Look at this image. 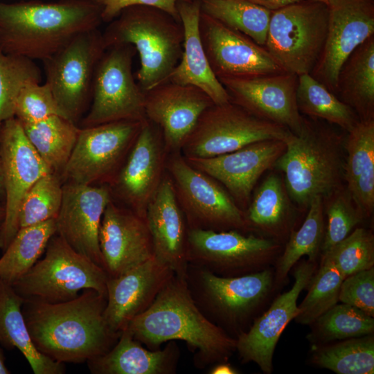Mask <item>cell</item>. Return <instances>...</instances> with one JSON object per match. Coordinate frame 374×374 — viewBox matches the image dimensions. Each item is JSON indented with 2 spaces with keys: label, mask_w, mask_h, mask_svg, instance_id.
Returning <instances> with one entry per match:
<instances>
[{
  "label": "cell",
  "mask_w": 374,
  "mask_h": 374,
  "mask_svg": "<svg viewBox=\"0 0 374 374\" xmlns=\"http://www.w3.org/2000/svg\"><path fill=\"white\" fill-rule=\"evenodd\" d=\"M179 357L175 341L162 350L146 349L125 328L109 351L87 363L93 374H174Z\"/></svg>",
  "instance_id": "obj_28"
},
{
  "label": "cell",
  "mask_w": 374,
  "mask_h": 374,
  "mask_svg": "<svg viewBox=\"0 0 374 374\" xmlns=\"http://www.w3.org/2000/svg\"><path fill=\"white\" fill-rule=\"evenodd\" d=\"M99 244L109 277L118 276L154 256L145 217L113 199L102 217Z\"/></svg>",
  "instance_id": "obj_24"
},
{
  "label": "cell",
  "mask_w": 374,
  "mask_h": 374,
  "mask_svg": "<svg viewBox=\"0 0 374 374\" xmlns=\"http://www.w3.org/2000/svg\"><path fill=\"white\" fill-rule=\"evenodd\" d=\"M290 132L231 101L213 104L202 112L180 152L185 158L213 157L260 141H285Z\"/></svg>",
  "instance_id": "obj_11"
},
{
  "label": "cell",
  "mask_w": 374,
  "mask_h": 374,
  "mask_svg": "<svg viewBox=\"0 0 374 374\" xmlns=\"http://www.w3.org/2000/svg\"><path fill=\"white\" fill-rule=\"evenodd\" d=\"M24 301L10 284L0 280V344L7 350L18 349L35 374L64 373V364L44 355L35 346L23 314Z\"/></svg>",
  "instance_id": "obj_31"
},
{
  "label": "cell",
  "mask_w": 374,
  "mask_h": 374,
  "mask_svg": "<svg viewBox=\"0 0 374 374\" xmlns=\"http://www.w3.org/2000/svg\"><path fill=\"white\" fill-rule=\"evenodd\" d=\"M63 197L60 177L49 172L40 177L23 198L19 211V229L56 219Z\"/></svg>",
  "instance_id": "obj_42"
},
{
  "label": "cell",
  "mask_w": 374,
  "mask_h": 374,
  "mask_svg": "<svg viewBox=\"0 0 374 374\" xmlns=\"http://www.w3.org/2000/svg\"><path fill=\"white\" fill-rule=\"evenodd\" d=\"M201 10L264 46L271 11L248 0H202Z\"/></svg>",
  "instance_id": "obj_37"
},
{
  "label": "cell",
  "mask_w": 374,
  "mask_h": 374,
  "mask_svg": "<svg viewBox=\"0 0 374 374\" xmlns=\"http://www.w3.org/2000/svg\"><path fill=\"white\" fill-rule=\"evenodd\" d=\"M219 80L229 94L231 101L251 114L293 133L301 130L304 117L296 104L297 75L283 72Z\"/></svg>",
  "instance_id": "obj_21"
},
{
  "label": "cell",
  "mask_w": 374,
  "mask_h": 374,
  "mask_svg": "<svg viewBox=\"0 0 374 374\" xmlns=\"http://www.w3.org/2000/svg\"><path fill=\"white\" fill-rule=\"evenodd\" d=\"M285 184L270 174L257 189L244 212L249 231L282 244L294 230L296 215Z\"/></svg>",
  "instance_id": "obj_30"
},
{
  "label": "cell",
  "mask_w": 374,
  "mask_h": 374,
  "mask_svg": "<svg viewBox=\"0 0 374 374\" xmlns=\"http://www.w3.org/2000/svg\"><path fill=\"white\" fill-rule=\"evenodd\" d=\"M175 274L155 256L106 283L105 319L109 328L121 333L130 321L147 310Z\"/></svg>",
  "instance_id": "obj_25"
},
{
  "label": "cell",
  "mask_w": 374,
  "mask_h": 374,
  "mask_svg": "<svg viewBox=\"0 0 374 374\" xmlns=\"http://www.w3.org/2000/svg\"><path fill=\"white\" fill-rule=\"evenodd\" d=\"M316 262L302 261L294 272L291 289L278 295L269 309L236 338V351L242 363L254 362L265 374L273 371V355L286 326L300 313L297 300L317 270Z\"/></svg>",
  "instance_id": "obj_20"
},
{
  "label": "cell",
  "mask_w": 374,
  "mask_h": 374,
  "mask_svg": "<svg viewBox=\"0 0 374 374\" xmlns=\"http://www.w3.org/2000/svg\"><path fill=\"white\" fill-rule=\"evenodd\" d=\"M339 301L374 317V267L345 278L340 287Z\"/></svg>",
  "instance_id": "obj_46"
},
{
  "label": "cell",
  "mask_w": 374,
  "mask_h": 374,
  "mask_svg": "<svg viewBox=\"0 0 374 374\" xmlns=\"http://www.w3.org/2000/svg\"><path fill=\"white\" fill-rule=\"evenodd\" d=\"M53 115L64 116L47 83H31L23 88L15 109V117L21 124L36 123Z\"/></svg>",
  "instance_id": "obj_45"
},
{
  "label": "cell",
  "mask_w": 374,
  "mask_h": 374,
  "mask_svg": "<svg viewBox=\"0 0 374 374\" xmlns=\"http://www.w3.org/2000/svg\"><path fill=\"white\" fill-rule=\"evenodd\" d=\"M145 93V118L160 127L169 153L181 151L202 112L214 104L200 89L170 81Z\"/></svg>",
  "instance_id": "obj_22"
},
{
  "label": "cell",
  "mask_w": 374,
  "mask_h": 374,
  "mask_svg": "<svg viewBox=\"0 0 374 374\" xmlns=\"http://www.w3.org/2000/svg\"><path fill=\"white\" fill-rule=\"evenodd\" d=\"M335 95L359 120L374 119V35L358 46L342 64Z\"/></svg>",
  "instance_id": "obj_32"
},
{
  "label": "cell",
  "mask_w": 374,
  "mask_h": 374,
  "mask_svg": "<svg viewBox=\"0 0 374 374\" xmlns=\"http://www.w3.org/2000/svg\"><path fill=\"white\" fill-rule=\"evenodd\" d=\"M150 350L170 341H183L193 352L197 368L228 362L236 351V339L210 321L193 301L185 278L175 274L151 306L126 328Z\"/></svg>",
  "instance_id": "obj_2"
},
{
  "label": "cell",
  "mask_w": 374,
  "mask_h": 374,
  "mask_svg": "<svg viewBox=\"0 0 374 374\" xmlns=\"http://www.w3.org/2000/svg\"><path fill=\"white\" fill-rule=\"evenodd\" d=\"M21 125L28 141L51 171L60 176L75 147L80 127L60 115Z\"/></svg>",
  "instance_id": "obj_33"
},
{
  "label": "cell",
  "mask_w": 374,
  "mask_h": 374,
  "mask_svg": "<svg viewBox=\"0 0 374 374\" xmlns=\"http://www.w3.org/2000/svg\"><path fill=\"white\" fill-rule=\"evenodd\" d=\"M321 260L333 263L344 278L374 267V235L364 228H356L330 250Z\"/></svg>",
  "instance_id": "obj_44"
},
{
  "label": "cell",
  "mask_w": 374,
  "mask_h": 374,
  "mask_svg": "<svg viewBox=\"0 0 374 374\" xmlns=\"http://www.w3.org/2000/svg\"><path fill=\"white\" fill-rule=\"evenodd\" d=\"M106 50L102 33H82L43 61L46 81L63 116L78 124L91 100L97 64Z\"/></svg>",
  "instance_id": "obj_13"
},
{
  "label": "cell",
  "mask_w": 374,
  "mask_h": 374,
  "mask_svg": "<svg viewBox=\"0 0 374 374\" xmlns=\"http://www.w3.org/2000/svg\"><path fill=\"white\" fill-rule=\"evenodd\" d=\"M107 296L82 290L70 301L51 303L24 300L23 314L37 350L60 363H82L109 351L120 333L105 319Z\"/></svg>",
  "instance_id": "obj_1"
},
{
  "label": "cell",
  "mask_w": 374,
  "mask_h": 374,
  "mask_svg": "<svg viewBox=\"0 0 374 374\" xmlns=\"http://www.w3.org/2000/svg\"><path fill=\"white\" fill-rule=\"evenodd\" d=\"M344 180L365 217L374 211V119L359 120L348 132Z\"/></svg>",
  "instance_id": "obj_29"
},
{
  "label": "cell",
  "mask_w": 374,
  "mask_h": 374,
  "mask_svg": "<svg viewBox=\"0 0 374 374\" xmlns=\"http://www.w3.org/2000/svg\"><path fill=\"white\" fill-rule=\"evenodd\" d=\"M143 121H119L80 127L60 176L62 183L108 185L126 159Z\"/></svg>",
  "instance_id": "obj_14"
},
{
  "label": "cell",
  "mask_w": 374,
  "mask_h": 374,
  "mask_svg": "<svg viewBox=\"0 0 374 374\" xmlns=\"http://www.w3.org/2000/svg\"><path fill=\"white\" fill-rule=\"evenodd\" d=\"M108 278L103 268L76 252L55 233L44 257L11 285L24 300L56 303L72 300L86 289L107 296Z\"/></svg>",
  "instance_id": "obj_7"
},
{
  "label": "cell",
  "mask_w": 374,
  "mask_h": 374,
  "mask_svg": "<svg viewBox=\"0 0 374 374\" xmlns=\"http://www.w3.org/2000/svg\"><path fill=\"white\" fill-rule=\"evenodd\" d=\"M185 279L202 314L235 339L249 328L274 288V271L270 267L224 277L188 265Z\"/></svg>",
  "instance_id": "obj_6"
},
{
  "label": "cell",
  "mask_w": 374,
  "mask_h": 374,
  "mask_svg": "<svg viewBox=\"0 0 374 374\" xmlns=\"http://www.w3.org/2000/svg\"><path fill=\"white\" fill-rule=\"evenodd\" d=\"M102 36L106 49L130 44L139 53L136 73L144 92L166 82L183 52L184 28L180 20L155 7L134 6L123 9Z\"/></svg>",
  "instance_id": "obj_5"
},
{
  "label": "cell",
  "mask_w": 374,
  "mask_h": 374,
  "mask_svg": "<svg viewBox=\"0 0 374 374\" xmlns=\"http://www.w3.org/2000/svg\"><path fill=\"white\" fill-rule=\"evenodd\" d=\"M102 9L103 22H110L125 8L134 6H146L161 9L180 20L177 4L181 0H91Z\"/></svg>",
  "instance_id": "obj_47"
},
{
  "label": "cell",
  "mask_w": 374,
  "mask_h": 374,
  "mask_svg": "<svg viewBox=\"0 0 374 374\" xmlns=\"http://www.w3.org/2000/svg\"><path fill=\"white\" fill-rule=\"evenodd\" d=\"M166 169L188 229L248 233L244 212L215 179L190 166L181 152H170Z\"/></svg>",
  "instance_id": "obj_9"
},
{
  "label": "cell",
  "mask_w": 374,
  "mask_h": 374,
  "mask_svg": "<svg viewBox=\"0 0 374 374\" xmlns=\"http://www.w3.org/2000/svg\"><path fill=\"white\" fill-rule=\"evenodd\" d=\"M308 339L314 344L373 335L374 319L353 305L336 304L310 324Z\"/></svg>",
  "instance_id": "obj_39"
},
{
  "label": "cell",
  "mask_w": 374,
  "mask_h": 374,
  "mask_svg": "<svg viewBox=\"0 0 374 374\" xmlns=\"http://www.w3.org/2000/svg\"><path fill=\"white\" fill-rule=\"evenodd\" d=\"M112 199L106 184L64 183L62 205L55 219L56 234L105 270L99 229L105 208Z\"/></svg>",
  "instance_id": "obj_19"
},
{
  "label": "cell",
  "mask_w": 374,
  "mask_h": 374,
  "mask_svg": "<svg viewBox=\"0 0 374 374\" xmlns=\"http://www.w3.org/2000/svg\"><path fill=\"white\" fill-rule=\"evenodd\" d=\"M312 1H319V2H323V3H328V2L330 0H312Z\"/></svg>",
  "instance_id": "obj_53"
},
{
  "label": "cell",
  "mask_w": 374,
  "mask_h": 374,
  "mask_svg": "<svg viewBox=\"0 0 374 374\" xmlns=\"http://www.w3.org/2000/svg\"><path fill=\"white\" fill-rule=\"evenodd\" d=\"M40 81L41 71L34 60L0 48V125L15 117L16 101L23 88Z\"/></svg>",
  "instance_id": "obj_41"
},
{
  "label": "cell",
  "mask_w": 374,
  "mask_h": 374,
  "mask_svg": "<svg viewBox=\"0 0 374 374\" xmlns=\"http://www.w3.org/2000/svg\"><path fill=\"white\" fill-rule=\"evenodd\" d=\"M344 278L331 262L321 259V264L312 276L307 288L308 292L299 306L297 323L310 325L319 317L339 301L340 287Z\"/></svg>",
  "instance_id": "obj_40"
},
{
  "label": "cell",
  "mask_w": 374,
  "mask_h": 374,
  "mask_svg": "<svg viewBox=\"0 0 374 374\" xmlns=\"http://www.w3.org/2000/svg\"><path fill=\"white\" fill-rule=\"evenodd\" d=\"M177 6L184 28L183 52L166 81L195 86L216 105L230 102V96L214 74L203 47L199 33L200 1L181 0Z\"/></svg>",
  "instance_id": "obj_27"
},
{
  "label": "cell",
  "mask_w": 374,
  "mask_h": 374,
  "mask_svg": "<svg viewBox=\"0 0 374 374\" xmlns=\"http://www.w3.org/2000/svg\"><path fill=\"white\" fill-rule=\"evenodd\" d=\"M0 202H3L5 204V190H4V186H3L1 158H0Z\"/></svg>",
  "instance_id": "obj_51"
},
{
  "label": "cell",
  "mask_w": 374,
  "mask_h": 374,
  "mask_svg": "<svg viewBox=\"0 0 374 374\" xmlns=\"http://www.w3.org/2000/svg\"><path fill=\"white\" fill-rule=\"evenodd\" d=\"M285 141L264 140L208 158H185L197 170L220 182L233 200L246 206L260 176L274 166L285 150Z\"/></svg>",
  "instance_id": "obj_23"
},
{
  "label": "cell",
  "mask_w": 374,
  "mask_h": 374,
  "mask_svg": "<svg viewBox=\"0 0 374 374\" xmlns=\"http://www.w3.org/2000/svg\"><path fill=\"white\" fill-rule=\"evenodd\" d=\"M327 36L310 75L335 94L337 78L350 53L374 35V0H330Z\"/></svg>",
  "instance_id": "obj_18"
},
{
  "label": "cell",
  "mask_w": 374,
  "mask_h": 374,
  "mask_svg": "<svg viewBox=\"0 0 374 374\" xmlns=\"http://www.w3.org/2000/svg\"><path fill=\"white\" fill-rule=\"evenodd\" d=\"M271 11L277 10L301 0H248Z\"/></svg>",
  "instance_id": "obj_48"
},
{
  "label": "cell",
  "mask_w": 374,
  "mask_h": 374,
  "mask_svg": "<svg viewBox=\"0 0 374 374\" xmlns=\"http://www.w3.org/2000/svg\"><path fill=\"white\" fill-rule=\"evenodd\" d=\"M136 53L130 44L107 48L96 67L91 103L80 127L119 121H143L145 93L136 82L132 60Z\"/></svg>",
  "instance_id": "obj_12"
},
{
  "label": "cell",
  "mask_w": 374,
  "mask_h": 374,
  "mask_svg": "<svg viewBox=\"0 0 374 374\" xmlns=\"http://www.w3.org/2000/svg\"><path fill=\"white\" fill-rule=\"evenodd\" d=\"M323 202L328 217L321 249L324 253L347 237L365 216L344 184L323 197Z\"/></svg>",
  "instance_id": "obj_43"
},
{
  "label": "cell",
  "mask_w": 374,
  "mask_h": 374,
  "mask_svg": "<svg viewBox=\"0 0 374 374\" xmlns=\"http://www.w3.org/2000/svg\"><path fill=\"white\" fill-rule=\"evenodd\" d=\"M323 202L321 196H316L310 203L306 217L298 230H293L281 255L275 262L274 288L281 286L288 273L304 256L316 262L321 251L325 235Z\"/></svg>",
  "instance_id": "obj_34"
},
{
  "label": "cell",
  "mask_w": 374,
  "mask_h": 374,
  "mask_svg": "<svg viewBox=\"0 0 374 374\" xmlns=\"http://www.w3.org/2000/svg\"><path fill=\"white\" fill-rule=\"evenodd\" d=\"M312 119L304 118L301 130L289 133L285 150L274 165L284 173L287 194L301 209L308 208L314 197H325L344 181V139Z\"/></svg>",
  "instance_id": "obj_4"
},
{
  "label": "cell",
  "mask_w": 374,
  "mask_h": 374,
  "mask_svg": "<svg viewBox=\"0 0 374 374\" xmlns=\"http://www.w3.org/2000/svg\"><path fill=\"white\" fill-rule=\"evenodd\" d=\"M193 1H202V0H193Z\"/></svg>",
  "instance_id": "obj_54"
},
{
  "label": "cell",
  "mask_w": 374,
  "mask_h": 374,
  "mask_svg": "<svg viewBox=\"0 0 374 374\" xmlns=\"http://www.w3.org/2000/svg\"><path fill=\"white\" fill-rule=\"evenodd\" d=\"M101 13L91 0L0 1V48L43 62L78 35L98 29Z\"/></svg>",
  "instance_id": "obj_3"
},
{
  "label": "cell",
  "mask_w": 374,
  "mask_h": 374,
  "mask_svg": "<svg viewBox=\"0 0 374 374\" xmlns=\"http://www.w3.org/2000/svg\"><path fill=\"white\" fill-rule=\"evenodd\" d=\"M199 33L207 59L218 80L285 72L264 46L202 10Z\"/></svg>",
  "instance_id": "obj_17"
},
{
  "label": "cell",
  "mask_w": 374,
  "mask_h": 374,
  "mask_svg": "<svg viewBox=\"0 0 374 374\" xmlns=\"http://www.w3.org/2000/svg\"><path fill=\"white\" fill-rule=\"evenodd\" d=\"M5 204L0 202V229L3 223L5 218Z\"/></svg>",
  "instance_id": "obj_52"
},
{
  "label": "cell",
  "mask_w": 374,
  "mask_h": 374,
  "mask_svg": "<svg viewBox=\"0 0 374 374\" xmlns=\"http://www.w3.org/2000/svg\"><path fill=\"white\" fill-rule=\"evenodd\" d=\"M5 356L3 351L1 348H0V374H9L10 371L6 367L5 364Z\"/></svg>",
  "instance_id": "obj_50"
},
{
  "label": "cell",
  "mask_w": 374,
  "mask_h": 374,
  "mask_svg": "<svg viewBox=\"0 0 374 374\" xmlns=\"http://www.w3.org/2000/svg\"><path fill=\"white\" fill-rule=\"evenodd\" d=\"M328 16L327 3L312 0L271 11L264 47L284 71L310 74L325 44Z\"/></svg>",
  "instance_id": "obj_8"
},
{
  "label": "cell",
  "mask_w": 374,
  "mask_h": 374,
  "mask_svg": "<svg viewBox=\"0 0 374 374\" xmlns=\"http://www.w3.org/2000/svg\"><path fill=\"white\" fill-rule=\"evenodd\" d=\"M145 220L154 256L176 275L185 278L188 227L168 173L147 206Z\"/></svg>",
  "instance_id": "obj_26"
},
{
  "label": "cell",
  "mask_w": 374,
  "mask_h": 374,
  "mask_svg": "<svg viewBox=\"0 0 374 374\" xmlns=\"http://www.w3.org/2000/svg\"><path fill=\"white\" fill-rule=\"evenodd\" d=\"M281 244L237 230L188 229V265L215 275L235 277L260 271L274 264Z\"/></svg>",
  "instance_id": "obj_10"
},
{
  "label": "cell",
  "mask_w": 374,
  "mask_h": 374,
  "mask_svg": "<svg viewBox=\"0 0 374 374\" xmlns=\"http://www.w3.org/2000/svg\"><path fill=\"white\" fill-rule=\"evenodd\" d=\"M55 233V219L20 228L0 258V280L12 285L26 274Z\"/></svg>",
  "instance_id": "obj_35"
},
{
  "label": "cell",
  "mask_w": 374,
  "mask_h": 374,
  "mask_svg": "<svg viewBox=\"0 0 374 374\" xmlns=\"http://www.w3.org/2000/svg\"><path fill=\"white\" fill-rule=\"evenodd\" d=\"M166 152L161 132L145 119L126 159L107 185L112 199L145 217L147 206L165 174Z\"/></svg>",
  "instance_id": "obj_16"
},
{
  "label": "cell",
  "mask_w": 374,
  "mask_h": 374,
  "mask_svg": "<svg viewBox=\"0 0 374 374\" xmlns=\"http://www.w3.org/2000/svg\"><path fill=\"white\" fill-rule=\"evenodd\" d=\"M208 373L210 374H238V371L235 369L228 362H220L213 365Z\"/></svg>",
  "instance_id": "obj_49"
},
{
  "label": "cell",
  "mask_w": 374,
  "mask_h": 374,
  "mask_svg": "<svg viewBox=\"0 0 374 374\" xmlns=\"http://www.w3.org/2000/svg\"><path fill=\"white\" fill-rule=\"evenodd\" d=\"M312 362L337 374H373V335L344 339L317 348Z\"/></svg>",
  "instance_id": "obj_38"
},
{
  "label": "cell",
  "mask_w": 374,
  "mask_h": 374,
  "mask_svg": "<svg viewBox=\"0 0 374 374\" xmlns=\"http://www.w3.org/2000/svg\"><path fill=\"white\" fill-rule=\"evenodd\" d=\"M296 104L300 113L335 124L347 132L359 121L351 107L310 74L298 76Z\"/></svg>",
  "instance_id": "obj_36"
},
{
  "label": "cell",
  "mask_w": 374,
  "mask_h": 374,
  "mask_svg": "<svg viewBox=\"0 0 374 374\" xmlns=\"http://www.w3.org/2000/svg\"><path fill=\"white\" fill-rule=\"evenodd\" d=\"M0 158L5 190V218L0 229L3 252L18 230L21 201L42 176L52 172L28 141L15 117L0 125Z\"/></svg>",
  "instance_id": "obj_15"
}]
</instances>
